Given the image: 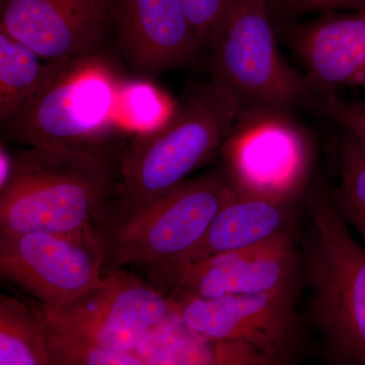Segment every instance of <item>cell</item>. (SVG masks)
<instances>
[{"mask_svg":"<svg viewBox=\"0 0 365 365\" xmlns=\"http://www.w3.org/2000/svg\"><path fill=\"white\" fill-rule=\"evenodd\" d=\"M242 111L237 98L211 79L167 121L134 137L118 158L120 179L114 202L100 217L105 232L176 188L208 162L222 150Z\"/></svg>","mask_w":365,"mask_h":365,"instance_id":"obj_1","label":"cell"},{"mask_svg":"<svg viewBox=\"0 0 365 365\" xmlns=\"http://www.w3.org/2000/svg\"><path fill=\"white\" fill-rule=\"evenodd\" d=\"M116 186L104 146H29L0 185V232H78L100 220Z\"/></svg>","mask_w":365,"mask_h":365,"instance_id":"obj_2","label":"cell"},{"mask_svg":"<svg viewBox=\"0 0 365 365\" xmlns=\"http://www.w3.org/2000/svg\"><path fill=\"white\" fill-rule=\"evenodd\" d=\"M307 215L302 255L312 319L330 360L365 365V247L323 185L309 194Z\"/></svg>","mask_w":365,"mask_h":365,"instance_id":"obj_3","label":"cell"},{"mask_svg":"<svg viewBox=\"0 0 365 365\" xmlns=\"http://www.w3.org/2000/svg\"><path fill=\"white\" fill-rule=\"evenodd\" d=\"M125 83L97 53L59 62L4 133L25 148H103L120 124Z\"/></svg>","mask_w":365,"mask_h":365,"instance_id":"obj_4","label":"cell"},{"mask_svg":"<svg viewBox=\"0 0 365 365\" xmlns=\"http://www.w3.org/2000/svg\"><path fill=\"white\" fill-rule=\"evenodd\" d=\"M278 36L266 0H232L212 49L211 71L212 81L225 86L242 109H312L323 93L289 66Z\"/></svg>","mask_w":365,"mask_h":365,"instance_id":"obj_5","label":"cell"},{"mask_svg":"<svg viewBox=\"0 0 365 365\" xmlns=\"http://www.w3.org/2000/svg\"><path fill=\"white\" fill-rule=\"evenodd\" d=\"M237 190L223 168L184 181L135 215L98 237L112 269L172 265L202 239Z\"/></svg>","mask_w":365,"mask_h":365,"instance_id":"obj_6","label":"cell"},{"mask_svg":"<svg viewBox=\"0 0 365 365\" xmlns=\"http://www.w3.org/2000/svg\"><path fill=\"white\" fill-rule=\"evenodd\" d=\"M222 150L239 193L297 203L306 191L313 148L288 110L242 109Z\"/></svg>","mask_w":365,"mask_h":365,"instance_id":"obj_7","label":"cell"},{"mask_svg":"<svg viewBox=\"0 0 365 365\" xmlns=\"http://www.w3.org/2000/svg\"><path fill=\"white\" fill-rule=\"evenodd\" d=\"M105 252L88 225L74 232H0V275L40 304H69L103 278Z\"/></svg>","mask_w":365,"mask_h":365,"instance_id":"obj_8","label":"cell"},{"mask_svg":"<svg viewBox=\"0 0 365 365\" xmlns=\"http://www.w3.org/2000/svg\"><path fill=\"white\" fill-rule=\"evenodd\" d=\"M297 282L263 294L217 299L172 294V314L200 337L248 346L280 364L289 361L302 340Z\"/></svg>","mask_w":365,"mask_h":365,"instance_id":"obj_9","label":"cell"},{"mask_svg":"<svg viewBox=\"0 0 365 365\" xmlns=\"http://www.w3.org/2000/svg\"><path fill=\"white\" fill-rule=\"evenodd\" d=\"M36 311L47 328L131 352L169 318L172 302L155 285L118 268L69 304H41Z\"/></svg>","mask_w":365,"mask_h":365,"instance_id":"obj_10","label":"cell"},{"mask_svg":"<svg viewBox=\"0 0 365 365\" xmlns=\"http://www.w3.org/2000/svg\"><path fill=\"white\" fill-rule=\"evenodd\" d=\"M297 225L249 248L155 269L150 272L151 280L160 290L170 287L173 294L205 299L263 294L287 287L299 280L302 270Z\"/></svg>","mask_w":365,"mask_h":365,"instance_id":"obj_11","label":"cell"},{"mask_svg":"<svg viewBox=\"0 0 365 365\" xmlns=\"http://www.w3.org/2000/svg\"><path fill=\"white\" fill-rule=\"evenodd\" d=\"M109 21L107 0H0V31L47 62L97 53Z\"/></svg>","mask_w":365,"mask_h":365,"instance_id":"obj_12","label":"cell"},{"mask_svg":"<svg viewBox=\"0 0 365 365\" xmlns=\"http://www.w3.org/2000/svg\"><path fill=\"white\" fill-rule=\"evenodd\" d=\"M110 21L132 68L143 76L186 66L202 49L182 0H107Z\"/></svg>","mask_w":365,"mask_h":365,"instance_id":"obj_13","label":"cell"},{"mask_svg":"<svg viewBox=\"0 0 365 365\" xmlns=\"http://www.w3.org/2000/svg\"><path fill=\"white\" fill-rule=\"evenodd\" d=\"M277 30L321 93L365 86V11H330L316 20L280 24Z\"/></svg>","mask_w":365,"mask_h":365,"instance_id":"obj_14","label":"cell"},{"mask_svg":"<svg viewBox=\"0 0 365 365\" xmlns=\"http://www.w3.org/2000/svg\"><path fill=\"white\" fill-rule=\"evenodd\" d=\"M297 203L279 202L237 191L218 211L202 239L172 265L193 263L267 241L297 225Z\"/></svg>","mask_w":365,"mask_h":365,"instance_id":"obj_15","label":"cell"},{"mask_svg":"<svg viewBox=\"0 0 365 365\" xmlns=\"http://www.w3.org/2000/svg\"><path fill=\"white\" fill-rule=\"evenodd\" d=\"M59 62H47L37 53L0 31V123L6 126L52 76Z\"/></svg>","mask_w":365,"mask_h":365,"instance_id":"obj_16","label":"cell"},{"mask_svg":"<svg viewBox=\"0 0 365 365\" xmlns=\"http://www.w3.org/2000/svg\"><path fill=\"white\" fill-rule=\"evenodd\" d=\"M0 365H50L39 314L9 295L0 297Z\"/></svg>","mask_w":365,"mask_h":365,"instance_id":"obj_17","label":"cell"},{"mask_svg":"<svg viewBox=\"0 0 365 365\" xmlns=\"http://www.w3.org/2000/svg\"><path fill=\"white\" fill-rule=\"evenodd\" d=\"M335 151L340 182L331 191L333 202L365 247V140L342 128Z\"/></svg>","mask_w":365,"mask_h":365,"instance_id":"obj_18","label":"cell"},{"mask_svg":"<svg viewBox=\"0 0 365 365\" xmlns=\"http://www.w3.org/2000/svg\"><path fill=\"white\" fill-rule=\"evenodd\" d=\"M44 329L50 365L145 364L136 351H118L81 336L53 330L46 326Z\"/></svg>","mask_w":365,"mask_h":365,"instance_id":"obj_19","label":"cell"},{"mask_svg":"<svg viewBox=\"0 0 365 365\" xmlns=\"http://www.w3.org/2000/svg\"><path fill=\"white\" fill-rule=\"evenodd\" d=\"M193 32L202 48H215L232 0H182Z\"/></svg>","mask_w":365,"mask_h":365,"instance_id":"obj_20","label":"cell"},{"mask_svg":"<svg viewBox=\"0 0 365 365\" xmlns=\"http://www.w3.org/2000/svg\"><path fill=\"white\" fill-rule=\"evenodd\" d=\"M312 110L332 119L341 128L353 132L365 140V100L345 101L325 93Z\"/></svg>","mask_w":365,"mask_h":365,"instance_id":"obj_21","label":"cell"},{"mask_svg":"<svg viewBox=\"0 0 365 365\" xmlns=\"http://www.w3.org/2000/svg\"><path fill=\"white\" fill-rule=\"evenodd\" d=\"M338 11H365V0H287L277 25L299 20L309 14Z\"/></svg>","mask_w":365,"mask_h":365,"instance_id":"obj_22","label":"cell"},{"mask_svg":"<svg viewBox=\"0 0 365 365\" xmlns=\"http://www.w3.org/2000/svg\"><path fill=\"white\" fill-rule=\"evenodd\" d=\"M266 1L270 7L271 13H272L274 20H275L276 25H277L281 18H282L283 11H284L287 0H266Z\"/></svg>","mask_w":365,"mask_h":365,"instance_id":"obj_23","label":"cell"}]
</instances>
